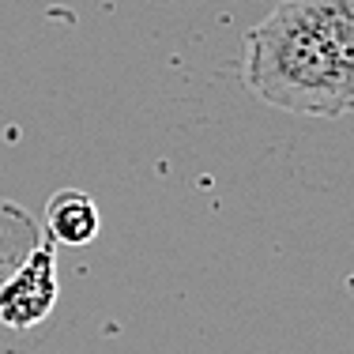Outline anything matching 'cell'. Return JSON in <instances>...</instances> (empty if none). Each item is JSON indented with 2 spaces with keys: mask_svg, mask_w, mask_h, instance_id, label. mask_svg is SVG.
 <instances>
[{
  "mask_svg": "<svg viewBox=\"0 0 354 354\" xmlns=\"http://www.w3.org/2000/svg\"><path fill=\"white\" fill-rule=\"evenodd\" d=\"M241 80L264 106L343 117L354 106V0H283L245 38Z\"/></svg>",
  "mask_w": 354,
  "mask_h": 354,
  "instance_id": "cell-1",
  "label": "cell"
},
{
  "mask_svg": "<svg viewBox=\"0 0 354 354\" xmlns=\"http://www.w3.org/2000/svg\"><path fill=\"white\" fill-rule=\"evenodd\" d=\"M53 301H57V264H53V238H46L12 279L0 283V320L8 328H30L49 317Z\"/></svg>",
  "mask_w": 354,
  "mask_h": 354,
  "instance_id": "cell-2",
  "label": "cell"
},
{
  "mask_svg": "<svg viewBox=\"0 0 354 354\" xmlns=\"http://www.w3.org/2000/svg\"><path fill=\"white\" fill-rule=\"evenodd\" d=\"M46 226L49 238L61 245H91L98 238V207L87 192L61 189L46 204Z\"/></svg>",
  "mask_w": 354,
  "mask_h": 354,
  "instance_id": "cell-3",
  "label": "cell"
}]
</instances>
